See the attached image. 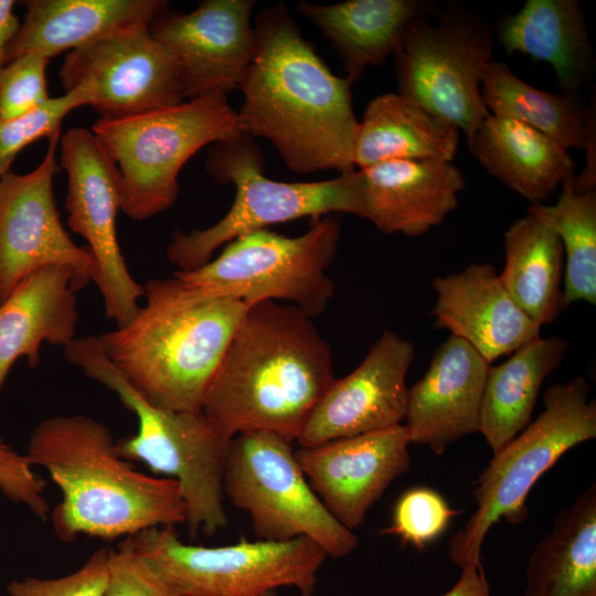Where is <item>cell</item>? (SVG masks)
Masks as SVG:
<instances>
[{"instance_id": "12", "label": "cell", "mask_w": 596, "mask_h": 596, "mask_svg": "<svg viewBox=\"0 0 596 596\" xmlns=\"http://www.w3.org/2000/svg\"><path fill=\"white\" fill-rule=\"evenodd\" d=\"M430 15L408 26L393 54L397 93L469 139L490 115L481 83L494 60L493 34L482 17L468 10L448 7L434 22Z\"/></svg>"}, {"instance_id": "14", "label": "cell", "mask_w": 596, "mask_h": 596, "mask_svg": "<svg viewBox=\"0 0 596 596\" xmlns=\"http://www.w3.org/2000/svg\"><path fill=\"white\" fill-rule=\"evenodd\" d=\"M60 134L47 139L45 156L35 169L0 178V306L24 277L45 266L71 268L76 292L97 276L92 252L74 243L55 205Z\"/></svg>"}, {"instance_id": "31", "label": "cell", "mask_w": 596, "mask_h": 596, "mask_svg": "<svg viewBox=\"0 0 596 596\" xmlns=\"http://www.w3.org/2000/svg\"><path fill=\"white\" fill-rule=\"evenodd\" d=\"M490 115L514 119L562 147L586 151L596 142V120L578 94L553 93L521 79L504 62L493 60L481 83Z\"/></svg>"}, {"instance_id": "2", "label": "cell", "mask_w": 596, "mask_h": 596, "mask_svg": "<svg viewBox=\"0 0 596 596\" xmlns=\"http://www.w3.org/2000/svg\"><path fill=\"white\" fill-rule=\"evenodd\" d=\"M332 351L291 305L248 307L209 386L202 413L230 441L269 432L296 441L334 380Z\"/></svg>"}, {"instance_id": "4", "label": "cell", "mask_w": 596, "mask_h": 596, "mask_svg": "<svg viewBox=\"0 0 596 596\" xmlns=\"http://www.w3.org/2000/svg\"><path fill=\"white\" fill-rule=\"evenodd\" d=\"M125 326L98 336L124 380L150 404L202 412L209 386L248 306L203 294L177 277L152 278Z\"/></svg>"}, {"instance_id": "17", "label": "cell", "mask_w": 596, "mask_h": 596, "mask_svg": "<svg viewBox=\"0 0 596 596\" xmlns=\"http://www.w3.org/2000/svg\"><path fill=\"white\" fill-rule=\"evenodd\" d=\"M414 345L384 331L363 361L348 375L334 379L310 413L299 447L382 430L404 423L407 372Z\"/></svg>"}, {"instance_id": "38", "label": "cell", "mask_w": 596, "mask_h": 596, "mask_svg": "<svg viewBox=\"0 0 596 596\" xmlns=\"http://www.w3.org/2000/svg\"><path fill=\"white\" fill-rule=\"evenodd\" d=\"M105 596H173L159 576L123 539L108 549Z\"/></svg>"}, {"instance_id": "33", "label": "cell", "mask_w": 596, "mask_h": 596, "mask_svg": "<svg viewBox=\"0 0 596 596\" xmlns=\"http://www.w3.org/2000/svg\"><path fill=\"white\" fill-rule=\"evenodd\" d=\"M94 92L78 86L62 96L50 98L39 109L13 119L0 118V178L10 172L17 156L41 138L61 132L63 119L74 109L92 104Z\"/></svg>"}, {"instance_id": "37", "label": "cell", "mask_w": 596, "mask_h": 596, "mask_svg": "<svg viewBox=\"0 0 596 596\" xmlns=\"http://www.w3.org/2000/svg\"><path fill=\"white\" fill-rule=\"evenodd\" d=\"M45 485L26 456L17 451L0 435V493L45 521L50 512Z\"/></svg>"}, {"instance_id": "18", "label": "cell", "mask_w": 596, "mask_h": 596, "mask_svg": "<svg viewBox=\"0 0 596 596\" xmlns=\"http://www.w3.org/2000/svg\"><path fill=\"white\" fill-rule=\"evenodd\" d=\"M404 424L295 450L310 487L345 528L361 525L370 508L411 467Z\"/></svg>"}, {"instance_id": "25", "label": "cell", "mask_w": 596, "mask_h": 596, "mask_svg": "<svg viewBox=\"0 0 596 596\" xmlns=\"http://www.w3.org/2000/svg\"><path fill=\"white\" fill-rule=\"evenodd\" d=\"M507 53L549 63L565 94H578L595 70V54L577 0H528L497 31Z\"/></svg>"}, {"instance_id": "6", "label": "cell", "mask_w": 596, "mask_h": 596, "mask_svg": "<svg viewBox=\"0 0 596 596\" xmlns=\"http://www.w3.org/2000/svg\"><path fill=\"white\" fill-rule=\"evenodd\" d=\"M205 169L217 183L234 184L235 198L214 225L173 234L167 256L181 272L203 266L220 246L273 224L334 213L361 217L360 170L317 182L275 181L264 174L263 153L254 138L242 132L211 145Z\"/></svg>"}, {"instance_id": "35", "label": "cell", "mask_w": 596, "mask_h": 596, "mask_svg": "<svg viewBox=\"0 0 596 596\" xmlns=\"http://www.w3.org/2000/svg\"><path fill=\"white\" fill-rule=\"evenodd\" d=\"M50 60L43 55L23 54L7 64L0 79V118L28 115L51 98L46 83Z\"/></svg>"}, {"instance_id": "10", "label": "cell", "mask_w": 596, "mask_h": 596, "mask_svg": "<svg viewBox=\"0 0 596 596\" xmlns=\"http://www.w3.org/2000/svg\"><path fill=\"white\" fill-rule=\"evenodd\" d=\"M340 228V221L329 214L315 219L296 237L256 231L226 244L215 259L173 276L203 294L232 296L248 306L288 301L313 318L334 296L327 269L338 249Z\"/></svg>"}, {"instance_id": "30", "label": "cell", "mask_w": 596, "mask_h": 596, "mask_svg": "<svg viewBox=\"0 0 596 596\" xmlns=\"http://www.w3.org/2000/svg\"><path fill=\"white\" fill-rule=\"evenodd\" d=\"M505 262L499 278L517 306L538 327L563 309L564 252L558 236L532 214L504 233Z\"/></svg>"}, {"instance_id": "34", "label": "cell", "mask_w": 596, "mask_h": 596, "mask_svg": "<svg viewBox=\"0 0 596 596\" xmlns=\"http://www.w3.org/2000/svg\"><path fill=\"white\" fill-rule=\"evenodd\" d=\"M457 513L437 491L413 488L398 498L392 522L381 534L395 535L403 544L423 550L446 530Z\"/></svg>"}, {"instance_id": "20", "label": "cell", "mask_w": 596, "mask_h": 596, "mask_svg": "<svg viewBox=\"0 0 596 596\" xmlns=\"http://www.w3.org/2000/svg\"><path fill=\"white\" fill-rule=\"evenodd\" d=\"M432 286L437 296L432 310L436 327L469 343L489 363L541 336L491 263H473L436 277Z\"/></svg>"}, {"instance_id": "28", "label": "cell", "mask_w": 596, "mask_h": 596, "mask_svg": "<svg viewBox=\"0 0 596 596\" xmlns=\"http://www.w3.org/2000/svg\"><path fill=\"white\" fill-rule=\"evenodd\" d=\"M524 596H596V485L555 518L531 552Z\"/></svg>"}, {"instance_id": "24", "label": "cell", "mask_w": 596, "mask_h": 596, "mask_svg": "<svg viewBox=\"0 0 596 596\" xmlns=\"http://www.w3.org/2000/svg\"><path fill=\"white\" fill-rule=\"evenodd\" d=\"M297 10L330 41L351 85L368 66H377L394 54L414 21L437 12L426 0L300 1Z\"/></svg>"}, {"instance_id": "41", "label": "cell", "mask_w": 596, "mask_h": 596, "mask_svg": "<svg viewBox=\"0 0 596 596\" xmlns=\"http://www.w3.org/2000/svg\"><path fill=\"white\" fill-rule=\"evenodd\" d=\"M260 596H279L277 590H270V592H267Z\"/></svg>"}, {"instance_id": "26", "label": "cell", "mask_w": 596, "mask_h": 596, "mask_svg": "<svg viewBox=\"0 0 596 596\" xmlns=\"http://www.w3.org/2000/svg\"><path fill=\"white\" fill-rule=\"evenodd\" d=\"M467 141L478 162L530 204L544 203L575 173L567 149L514 119L489 115Z\"/></svg>"}, {"instance_id": "39", "label": "cell", "mask_w": 596, "mask_h": 596, "mask_svg": "<svg viewBox=\"0 0 596 596\" xmlns=\"http://www.w3.org/2000/svg\"><path fill=\"white\" fill-rule=\"evenodd\" d=\"M443 596H491L481 563L464 566L456 584Z\"/></svg>"}, {"instance_id": "5", "label": "cell", "mask_w": 596, "mask_h": 596, "mask_svg": "<svg viewBox=\"0 0 596 596\" xmlns=\"http://www.w3.org/2000/svg\"><path fill=\"white\" fill-rule=\"evenodd\" d=\"M68 362L116 393L137 418V432L117 440L121 457L178 481L191 535L226 528L223 479L228 441L202 412L157 407L139 395L104 354L98 336L76 338L65 349Z\"/></svg>"}, {"instance_id": "3", "label": "cell", "mask_w": 596, "mask_h": 596, "mask_svg": "<svg viewBox=\"0 0 596 596\" xmlns=\"http://www.w3.org/2000/svg\"><path fill=\"white\" fill-rule=\"evenodd\" d=\"M24 455L33 467L47 471L62 493L51 520L63 542L78 535L111 541L185 523L178 481L135 469L119 454L110 430L92 417L41 421Z\"/></svg>"}, {"instance_id": "1", "label": "cell", "mask_w": 596, "mask_h": 596, "mask_svg": "<svg viewBox=\"0 0 596 596\" xmlns=\"http://www.w3.org/2000/svg\"><path fill=\"white\" fill-rule=\"evenodd\" d=\"M257 50L240 87L238 129L267 139L292 171L354 170L351 83L331 73L284 2L256 17Z\"/></svg>"}, {"instance_id": "36", "label": "cell", "mask_w": 596, "mask_h": 596, "mask_svg": "<svg viewBox=\"0 0 596 596\" xmlns=\"http://www.w3.org/2000/svg\"><path fill=\"white\" fill-rule=\"evenodd\" d=\"M107 582L108 549L103 547L68 575L13 579L7 585V593L9 596H105Z\"/></svg>"}, {"instance_id": "19", "label": "cell", "mask_w": 596, "mask_h": 596, "mask_svg": "<svg viewBox=\"0 0 596 596\" xmlns=\"http://www.w3.org/2000/svg\"><path fill=\"white\" fill-rule=\"evenodd\" d=\"M489 368L469 343L449 336L424 376L408 387L403 424L411 444L440 456L450 444L478 433Z\"/></svg>"}, {"instance_id": "16", "label": "cell", "mask_w": 596, "mask_h": 596, "mask_svg": "<svg viewBox=\"0 0 596 596\" xmlns=\"http://www.w3.org/2000/svg\"><path fill=\"white\" fill-rule=\"evenodd\" d=\"M254 0H205L191 12L161 11L149 24L177 63L185 100L240 88L257 50Z\"/></svg>"}, {"instance_id": "13", "label": "cell", "mask_w": 596, "mask_h": 596, "mask_svg": "<svg viewBox=\"0 0 596 596\" xmlns=\"http://www.w3.org/2000/svg\"><path fill=\"white\" fill-rule=\"evenodd\" d=\"M60 167L67 174L68 226L86 241L97 263L94 283L106 317L125 326L140 308L143 286L131 276L117 238L116 217L123 205L119 169L92 129L84 127L71 128L61 138Z\"/></svg>"}, {"instance_id": "9", "label": "cell", "mask_w": 596, "mask_h": 596, "mask_svg": "<svg viewBox=\"0 0 596 596\" xmlns=\"http://www.w3.org/2000/svg\"><path fill=\"white\" fill-rule=\"evenodd\" d=\"M173 596H260L294 587L311 596L327 553L308 538L203 546L181 541L175 526L124 539Z\"/></svg>"}, {"instance_id": "21", "label": "cell", "mask_w": 596, "mask_h": 596, "mask_svg": "<svg viewBox=\"0 0 596 596\" xmlns=\"http://www.w3.org/2000/svg\"><path fill=\"white\" fill-rule=\"evenodd\" d=\"M359 170L361 217L389 235L421 236L438 226L466 185L451 161L389 160Z\"/></svg>"}, {"instance_id": "29", "label": "cell", "mask_w": 596, "mask_h": 596, "mask_svg": "<svg viewBox=\"0 0 596 596\" xmlns=\"http://www.w3.org/2000/svg\"><path fill=\"white\" fill-rule=\"evenodd\" d=\"M568 341L539 337L515 350L504 362L489 368L479 432L493 454L530 423L544 380L564 359Z\"/></svg>"}, {"instance_id": "11", "label": "cell", "mask_w": 596, "mask_h": 596, "mask_svg": "<svg viewBox=\"0 0 596 596\" xmlns=\"http://www.w3.org/2000/svg\"><path fill=\"white\" fill-rule=\"evenodd\" d=\"M223 491L245 511L257 540L308 538L328 556L350 555L358 535L341 524L310 487L292 441L269 432L236 435L227 445Z\"/></svg>"}, {"instance_id": "23", "label": "cell", "mask_w": 596, "mask_h": 596, "mask_svg": "<svg viewBox=\"0 0 596 596\" xmlns=\"http://www.w3.org/2000/svg\"><path fill=\"white\" fill-rule=\"evenodd\" d=\"M24 21L9 43L7 64L35 53L49 60L107 35L149 25L166 9L161 0H29Z\"/></svg>"}, {"instance_id": "22", "label": "cell", "mask_w": 596, "mask_h": 596, "mask_svg": "<svg viewBox=\"0 0 596 596\" xmlns=\"http://www.w3.org/2000/svg\"><path fill=\"white\" fill-rule=\"evenodd\" d=\"M73 270L42 267L24 277L0 306V393L17 360L40 363L43 342L66 348L76 338L77 298Z\"/></svg>"}, {"instance_id": "8", "label": "cell", "mask_w": 596, "mask_h": 596, "mask_svg": "<svg viewBox=\"0 0 596 596\" xmlns=\"http://www.w3.org/2000/svg\"><path fill=\"white\" fill-rule=\"evenodd\" d=\"M589 392L581 375L551 385L539 417L493 454L477 479L476 510L450 541L449 555L457 566L480 562L485 538L500 519L523 522L526 497L539 478L566 451L596 437V403Z\"/></svg>"}, {"instance_id": "40", "label": "cell", "mask_w": 596, "mask_h": 596, "mask_svg": "<svg viewBox=\"0 0 596 596\" xmlns=\"http://www.w3.org/2000/svg\"><path fill=\"white\" fill-rule=\"evenodd\" d=\"M12 0H0V79L7 66V50L20 26Z\"/></svg>"}, {"instance_id": "7", "label": "cell", "mask_w": 596, "mask_h": 596, "mask_svg": "<svg viewBox=\"0 0 596 596\" xmlns=\"http://www.w3.org/2000/svg\"><path fill=\"white\" fill-rule=\"evenodd\" d=\"M92 131L119 169L121 211L136 221L174 203L179 172L200 149L241 132L237 111L221 92L127 118H98Z\"/></svg>"}, {"instance_id": "15", "label": "cell", "mask_w": 596, "mask_h": 596, "mask_svg": "<svg viewBox=\"0 0 596 596\" xmlns=\"http://www.w3.org/2000/svg\"><path fill=\"white\" fill-rule=\"evenodd\" d=\"M64 93L94 92L99 119H121L185 102L180 73L168 47L149 25L132 26L70 52L58 71Z\"/></svg>"}, {"instance_id": "32", "label": "cell", "mask_w": 596, "mask_h": 596, "mask_svg": "<svg viewBox=\"0 0 596 596\" xmlns=\"http://www.w3.org/2000/svg\"><path fill=\"white\" fill-rule=\"evenodd\" d=\"M575 173L562 183L554 204H530L529 214L547 225L564 252L563 309L573 302L596 304V189L579 193L573 188Z\"/></svg>"}, {"instance_id": "27", "label": "cell", "mask_w": 596, "mask_h": 596, "mask_svg": "<svg viewBox=\"0 0 596 596\" xmlns=\"http://www.w3.org/2000/svg\"><path fill=\"white\" fill-rule=\"evenodd\" d=\"M459 130L400 93H385L366 106L354 141L359 169L389 160L453 161Z\"/></svg>"}]
</instances>
